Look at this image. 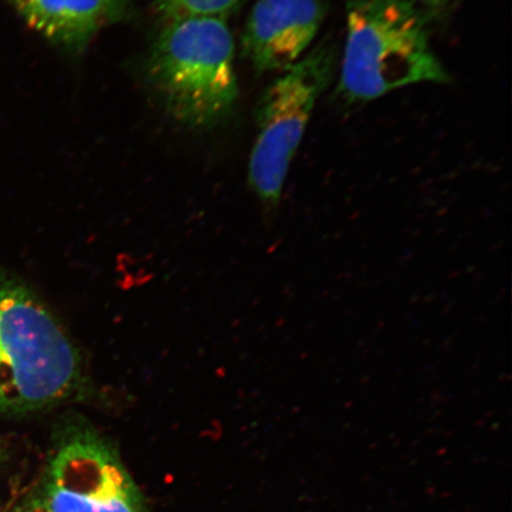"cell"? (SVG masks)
Segmentation results:
<instances>
[{
	"label": "cell",
	"instance_id": "6da1fadb",
	"mask_svg": "<svg viewBox=\"0 0 512 512\" xmlns=\"http://www.w3.org/2000/svg\"><path fill=\"white\" fill-rule=\"evenodd\" d=\"M78 348L34 292L0 274V413L24 415L85 399Z\"/></svg>",
	"mask_w": 512,
	"mask_h": 512
},
{
	"label": "cell",
	"instance_id": "7a4b0ae2",
	"mask_svg": "<svg viewBox=\"0 0 512 512\" xmlns=\"http://www.w3.org/2000/svg\"><path fill=\"white\" fill-rule=\"evenodd\" d=\"M426 21L409 0H347V42L341 89L350 101H370L416 83H445Z\"/></svg>",
	"mask_w": 512,
	"mask_h": 512
},
{
	"label": "cell",
	"instance_id": "3957f363",
	"mask_svg": "<svg viewBox=\"0 0 512 512\" xmlns=\"http://www.w3.org/2000/svg\"><path fill=\"white\" fill-rule=\"evenodd\" d=\"M234 54L223 18L169 21L152 50L149 76L172 117L201 128L232 110L239 95Z\"/></svg>",
	"mask_w": 512,
	"mask_h": 512
},
{
	"label": "cell",
	"instance_id": "277c9868",
	"mask_svg": "<svg viewBox=\"0 0 512 512\" xmlns=\"http://www.w3.org/2000/svg\"><path fill=\"white\" fill-rule=\"evenodd\" d=\"M334 67V49L320 44L286 69L260 102L248 183L264 208L267 223L277 216L288 170Z\"/></svg>",
	"mask_w": 512,
	"mask_h": 512
},
{
	"label": "cell",
	"instance_id": "5b68a950",
	"mask_svg": "<svg viewBox=\"0 0 512 512\" xmlns=\"http://www.w3.org/2000/svg\"><path fill=\"white\" fill-rule=\"evenodd\" d=\"M38 499L47 512H147L117 448L76 416L57 430Z\"/></svg>",
	"mask_w": 512,
	"mask_h": 512
},
{
	"label": "cell",
	"instance_id": "8992f818",
	"mask_svg": "<svg viewBox=\"0 0 512 512\" xmlns=\"http://www.w3.org/2000/svg\"><path fill=\"white\" fill-rule=\"evenodd\" d=\"M325 14L322 0H259L243 31V56L261 73L285 72L303 59Z\"/></svg>",
	"mask_w": 512,
	"mask_h": 512
},
{
	"label": "cell",
	"instance_id": "52a82bcc",
	"mask_svg": "<svg viewBox=\"0 0 512 512\" xmlns=\"http://www.w3.org/2000/svg\"><path fill=\"white\" fill-rule=\"evenodd\" d=\"M31 29L69 49L85 48L124 14L125 0H8Z\"/></svg>",
	"mask_w": 512,
	"mask_h": 512
},
{
	"label": "cell",
	"instance_id": "ba28073f",
	"mask_svg": "<svg viewBox=\"0 0 512 512\" xmlns=\"http://www.w3.org/2000/svg\"><path fill=\"white\" fill-rule=\"evenodd\" d=\"M169 21L184 18H226L238 10L245 0H153Z\"/></svg>",
	"mask_w": 512,
	"mask_h": 512
},
{
	"label": "cell",
	"instance_id": "9c48e42d",
	"mask_svg": "<svg viewBox=\"0 0 512 512\" xmlns=\"http://www.w3.org/2000/svg\"><path fill=\"white\" fill-rule=\"evenodd\" d=\"M21 512H47V510L44 509L43 504L38 499V501L32 502L29 507L24 508Z\"/></svg>",
	"mask_w": 512,
	"mask_h": 512
},
{
	"label": "cell",
	"instance_id": "30bf717a",
	"mask_svg": "<svg viewBox=\"0 0 512 512\" xmlns=\"http://www.w3.org/2000/svg\"><path fill=\"white\" fill-rule=\"evenodd\" d=\"M422 2H425L428 5L432 6H441L446 5L447 3H450L451 0H422Z\"/></svg>",
	"mask_w": 512,
	"mask_h": 512
}]
</instances>
